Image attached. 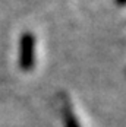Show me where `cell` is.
Returning a JSON list of instances; mask_svg holds the SVG:
<instances>
[{
  "label": "cell",
  "mask_w": 126,
  "mask_h": 127,
  "mask_svg": "<svg viewBox=\"0 0 126 127\" xmlns=\"http://www.w3.org/2000/svg\"><path fill=\"white\" fill-rule=\"evenodd\" d=\"M19 69L29 72L35 64V37L32 32H24L19 38Z\"/></svg>",
  "instance_id": "1"
},
{
  "label": "cell",
  "mask_w": 126,
  "mask_h": 127,
  "mask_svg": "<svg viewBox=\"0 0 126 127\" xmlns=\"http://www.w3.org/2000/svg\"><path fill=\"white\" fill-rule=\"evenodd\" d=\"M63 123H64V127H81L69 104L63 107Z\"/></svg>",
  "instance_id": "2"
},
{
  "label": "cell",
  "mask_w": 126,
  "mask_h": 127,
  "mask_svg": "<svg viewBox=\"0 0 126 127\" xmlns=\"http://www.w3.org/2000/svg\"><path fill=\"white\" fill-rule=\"evenodd\" d=\"M116 1H117L119 6H123V4H125V0H116Z\"/></svg>",
  "instance_id": "3"
}]
</instances>
